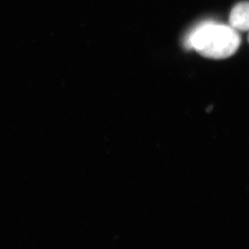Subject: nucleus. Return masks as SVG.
Masks as SVG:
<instances>
[{"instance_id":"nucleus-1","label":"nucleus","mask_w":249,"mask_h":249,"mask_svg":"<svg viewBox=\"0 0 249 249\" xmlns=\"http://www.w3.org/2000/svg\"><path fill=\"white\" fill-rule=\"evenodd\" d=\"M184 45L208 59H226L237 51L240 37L231 26L206 22L191 31Z\"/></svg>"},{"instance_id":"nucleus-2","label":"nucleus","mask_w":249,"mask_h":249,"mask_svg":"<svg viewBox=\"0 0 249 249\" xmlns=\"http://www.w3.org/2000/svg\"><path fill=\"white\" fill-rule=\"evenodd\" d=\"M229 24L236 31L249 30V2L235 5L229 16Z\"/></svg>"},{"instance_id":"nucleus-3","label":"nucleus","mask_w":249,"mask_h":249,"mask_svg":"<svg viewBox=\"0 0 249 249\" xmlns=\"http://www.w3.org/2000/svg\"><path fill=\"white\" fill-rule=\"evenodd\" d=\"M248 40H249V37H248Z\"/></svg>"}]
</instances>
